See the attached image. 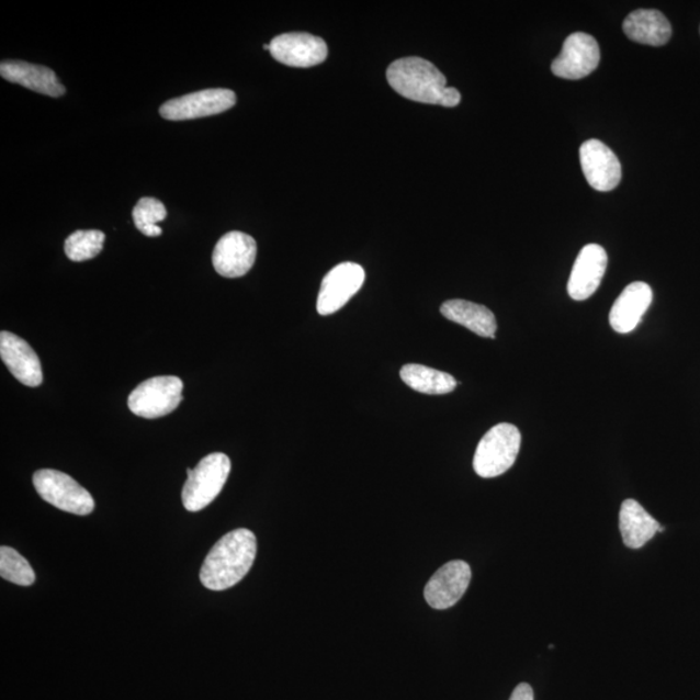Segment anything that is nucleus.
Wrapping results in <instances>:
<instances>
[{
	"label": "nucleus",
	"instance_id": "b1692460",
	"mask_svg": "<svg viewBox=\"0 0 700 700\" xmlns=\"http://www.w3.org/2000/svg\"><path fill=\"white\" fill-rule=\"evenodd\" d=\"M0 576L21 587H31L35 582L31 564L16 550L9 546L0 547Z\"/></svg>",
	"mask_w": 700,
	"mask_h": 700
},
{
	"label": "nucleus",
	"instance_id": "4468645a",
	"mask_svg": "<svg viewBox=\"0 0 700 700\" xmlns=\"http://www.w3.org/2000/svg\"><path fill=\"white\" fill-rule=\"evenodd\" d=\"M609 257L598 245L585 246L571 271L567 291L576 302H584L596 294L603 280Z\"/></svg>",
	"mask_w": 700,
	"mask_h": 700
},
{
	"label": "nucleus",
	"instance_id": "1a4fd4ad",
	"mask_svg": "<svg viewBox=\"0 0 700 700\" xmlns=\"http://www.w3.org/2000/svg\"><path fill=\"white\" fill-rule=\"evenodd\" d=\"M364 278L363 268L354 262H342L328 271L317 300L320 316H331L340 311L362 289Z\"/></svg>",
	"mask_w": 700,
	"mask_h": 700
},
{
	"label": "nucleus",
	"instance_id": "393cba45",
	"mask_svg": "<svg viewBox=\"0 0 700 700\" xmlns=\"http://www.w3.org/2000/svg\"><path fill=\"white\" fill-rule=\"evenodd\" d=\"M510 700H534L533 689L531 685L520 684L512 691Z\"/></svg>",
	"mask_w": 700,
	"mask_h": 700
},
{
	"label": "nucleus",
	"instance_id": "ddd939ff",
	"mask_svg": "<svg viewBox=\"0 0 700 700\" xmlns=\"http://www.w3.org/2000/svg\"><path fill=\"white\" fill-rule=\"evenodd\" d=\"M471 568L466 562L453 561L442 566L425 588V598L434 610H447L459 603L471 582Z\"/></svg>",
	"mask_w": 700,
	"mask_h": 700
},
{
	"label": "nucleus",
	"instance_id": "7ed1b4c3",
	"mask_svg": "<svg viewBox=\"0 0 700 700\" xmlns=\"http://www.w3.org/2000/svg\"><path fill=\"white\" fill-rule=\"evenodd\" d=\"M521 444L518 427L499 424L484 434L474 456L475 473L484 478L501 476L516 463Z\"/></svg>",
	"mask_w": 700,
	"mask_h": 700
},
{
	"label": "nucleus",
	"instance_id": "f257e3e1",
	"mask_svg": "<svg viewBox=\"0 0 700 700\" xmlns=\"http://www.w3.org/2000/svg\"><path fill=\"white\" fill-rule=\"evenodd\" d=\"M257 554V540L252 531L240 528L224 535L214 545L200 571V582L206 589H230L252 568Z\"/></svg>",
	"mask_w": 700,
	"mask_h": 700
},
{
	"label": "nucleus",
	"instance_id": "dca6fc26",
	"mask_svg": "<svg viewBox=\"0 0 700 700\" xmlns=\"http://www.w3.org/2000/svg\"><path fill=\"white\" fill-rule=\"evenodd\" d=\"M653 303V290L647 283L626 285L610 312V325L619 334H630L641 323Z\"/></svg>",
	"mask_w": 700,
	"mask_h": 700
},
{
	"label": "nucleus",
	"instance_id": "20e7f679",
	"mask_svg": "<svg viewBox=\"0 0 700 700\" xmlns=\"http://www.w3.org/2000/svg\"><path fill=\"white\" fill-rule=\"evenodd\" d=\"M232 471V461L224 453H212L199 462L195 470L188 468V482L182 490L184 509L196 512L205 509L224 489Z\"/></svg>",
	"mask_w": 700,
	"mask_h": 700
},
{
	"label": "nucleus",
	"instance_id": "a211bd4d",
	"mask_svg": "<svg viewBox=\"0 0 700 700\" xmlns=\"http://www.w3.org/2000/svg\"><path fill=\"white\" fill-rule=\"evenodd\" d=\"M619 526L621 538H623L625 546L630 549L645 546L656 533L664 531L658 521L650 516L644 506L635 499H625L621 505Z\"/></svg>",
	"mask_w": 700,
	"mask_h": 700
},
{
	"label": "nucleus",
	"instance_id": "0eeeda50",
	"mask_svg": "<svg viewBox=\"0 0 700 700\" xmlns=\"http://www.w3.org/2000/svg\"><path fill=\"white\" fill-rule=\"evenodd\" d=\"M237 104V95L228 89H208L168 100L160 114L169 121H185L214 116Z\"/></svg>",
	"mask_w": 700,
	"mask_h": 700
},
{
	"label": "nucleus",
	"instance_id": "6e6552de",
	"mask_svg": "<svg viewBox=\"0 0 700 700\" xmlns=\"http://www.w3.org/2000/svg\"><path fill=\"white\" fill-rule=\"evenodd\" d=\"M601 61V49L595 37L574 33L564 41L562 53L552 64V71L563 80H582L592 74Z\"/></svg>",
	"mask_w": 700,
	"mask_h": 700
},
{
	"label": "nucleus",
	"instance_id": "5701e85b",
	"mask_svg": "<svg viewBox=\"0 0 700 700\" xmlns=\"http://www.w3.org/2000/svg\"><path fill=\"white\" fill-rule=\"evenodd\" d=\"M168 212L166 205L155 197H142L133 210V219L135 226L146 237H160L162 228L157 226L161 221L166 219Z\"/></svg>",
	"mask_w": 700,
	"mask_h": 700
},
{
	"label": "nucleus",
	"instance_id": "423d86ee",
	"mask_svg": "<svg viewBox=\"0 0 700 700\" xmlns=\"http://www.w3.org/2000/svg\"><path fill=\"white\" fill-rule=\"evenodd\" d=\"M33 484L38 495L59 510L80 517L94 511L95 503L90 493L60 471L39 470L33 476Z\"/></svg>",
	"mask_w": 700,
	"mask_h": 700
},
{
	"label": "nucleus",
	"instance_id": "39448f33",
	"mask_svg": "<svg viewBox=\"0 0 700 700\" xmlns=\"http://www.w3.org/2000/svg\"><path fill=\"white\" fill-rule=\"evenodd\" d=\"M183 382L177 376L147 379L135 388L127 399L128 409L135 416L156 419L173 413L183 402Z\"/></svg>",
	"mask_w": 700,
	"mask_h": 700
},
{
	"label": "nucleus",
	"instance_id": "2eb2a0df",
	"mask_svg": "<svg viewBox=\"0 0 700 700\" xmlns=\"http://www.w3.org/2000/svg\"><path fill=\"white\" fill-rule=\"evenodd\" d=\"M0 357L11 374L26 387H38L43 382L41 361L24 339L9 331L0 334Z\"/></svg>",
	"mask_w": 700,
	"mask_h": 700
},
{
	"label": "nucleus",
	"instance_id": "9d476101",
	"mask_svg": "<svg viewBox=\"0 0 700 700\" xmlns=\"http://www.w3.org/2000/svg\"><path fill=\"white\" fill-rule=\"evenodd\" d=\"M270 54L287 67L311 68L327 59L328 47L323 38L309 33H285L270 42Z\"/></svg>",
	"mask_w": 700,
	"mask_h": 700
},
{
	"label": "nucleus",
	"instance_id": "4be33fe9",
	"mask_svg": "<svg viewBox=\"0 0 700 700\" xmlns=\"http://www.w3.org/2000/svg\"><path fill=\"white\" fill-rule=\"evenodd\" d=\"M105 234L99 230H78L66 240V255L75 262L94 259L103 251Z\"/></svg>",
	"mask_w": 700,
	"mask_h": 700
},
{
	"label": "nucleus",
	"instance_id": "f3484780",
	"mask_svg": "<svg viewBox=\"0 0 700 700\" xmlns=\"http://www.w3.org/2000/svg\"><path fill=\"white\" fill-rule=\"evenodd\" d=\"M0 75L5 81L24 86L43 95L59 98L67 91L54 70L26 61L4 60L0 64Z\"/></svg>",
	"mask_w": 700,
	"mask_h": 700
},
{
	"label": "nucleus",
	"instance_id": "f8f14e48",
	"mask_svg": "<svg viewBox=\"0 0 700 700\" xmlns=\"http://www.w3.org/2000/svg\"><path fill=\"white\" fill-rule=\"evenodd\" d=\"M580 161L590 188L607 192L616 190L621 181L618 156L598 139H589L580 147Z\"/></svg>",
	"mask_w": 700,
	"mask_h": 700
},
{
	"label": "nucleus",
	"instance_id": "9b49d317",
	"mask_svg": "<svg viewBox=\"0 0 700 700\" xmlns=\"http://www.w3.org/2000/svg\"><path fill=\"white\" fill-rule=\"evenodd\" d=\"M256 240L251 235L232 232L224 235L214 248L212 262L221 276H245L255 266Z\"/></svg>",
	"mask_w": 700,
	"mask_h": 700
},
{
	"label": "nucleus",
	"instance_id": "6ab92c4d",
	"mask_svg": "<svg viewBox=\"0 0 700 700\" xmlns=\"http://www.w3.org/2000/svg\"><path fill=\"white\" fill-rule=\"evenodd\" d=\"M623 31L628 38L648 46H663L673 37V26L656 10H637L628 14Z\"/></svg>",
	"mask_w": 700,
	"mask_h": 700
},
{
	"label": "nucleus",
	"instance_id": "412c9836",
	"mask_svg": "<svg viewBox=\"0 0 700 700\" xmlns=\"http://www.w3.org/2000/svg\"><path fill=\"white\" fill-rule=\"evenodd\" d=\"M399 376L407 387L425 395H447L459 385L452 375L424 364H405L399 371Z\"/></svg>",
	"mask_w": 700,
	"mask_h": 700
},
{
	"label": "nucleus",
	"instance_id": "f03ea898",
	"mask_svg": "<svg viewBox=\"0 0 700 700\" xmlns=\"http://www.w3.org/2000/svg\"><path fill=\"white\" fill-rule=\"evenodd\" d=\"M391 88L413 102L449 106L461 103L460 91L448 88L447 78L431 61L421 57H404L387 70Z\"/></svg>",
	"mask_w": 700,
	"mask_h": 700
},
{
	"label": "nucleus",
	"instance_id": "aec40b11",
	"mask_svg": "<svg viewBox=\"0 0 700 700\" xmlns=\"http://www.w3.org/2000/svg\"><path fill=\"white\" fill-rule=\"evenodd\" d=\"M440 312L447 319L468 328L478 337L496 338L497 320L487 306L466 302V300H449L441 305Z\"/></svg>",
	"mask_w": 700,
	"mask_h": 700
}]
</instances>
